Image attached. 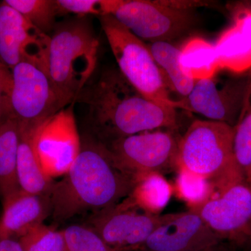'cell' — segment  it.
Segmentation results:
<instances>
[{"instance_id": "1", "label": "cell", "mask_w": 251, "mask_h": 251, "mask_svg": "<svg viewBox=\"0 0 251 251\" xmlns=\"http://www.w3.org/2000/svg\"><path fill=\"white\" fill-rule=\"evenodd\" d=\"M75 102L87 107L91 128L100 143L178 128L176 108L145 97L115 68L90 81Z\"/></svg>"}, {"instance_id": "2", "label": "cell", "mask_w": 251, "mask_h": 251, "mask_svg": "<svg viewBox=\"0 0 251 251\" xmlns=\"http://www.w3.org/2000/svg\"><path fill=\"white\" fill-rule=\"evenodd\" d=\"M136 176L122 168L105 146L86 140L78 156L50 193L51 214L57 222L115 206L128 197Z\"/></svg>"}, {"instance_id": "3", "label": "cell", "mask_w": 251, "mask_h": 251, "mask_svg": "<svg viewBox=\"0 0 251 251\" xmlns=\"http://www.w3.org/2000/svg\"><path fill=\"white\" fill-rule=\"evenodd\" d=\"M99 46L92 24L83 17L54 28L50 41L48 73L64 107L75 103L92 78Z\"/></svg>"}, {"instance_id": "4", "label": "cell", "mask_w": 251, "mask_h": 251, "mask_svg": "<svg viewBox=\"0 0 251 251\" xmlns=\"http://www.w3.org/2000/svg\"><path fill=\"white\" fill-rule=\"evenodd\" d=\"M233 137L234 127L227 124L196 120L179 138L177 168L210 180L216 191L247 181L234 162Z\"/></svg>"}, {"instance_id": "5", "label": "cell", "mask_w": 251, "mask_h": 251, "mask_svg": "<svg viewBox=\"0 0 251 251\" xmlns=\"http://www.w3.org/2000/svg\"><path fill=\"white\" fill-rule=\"evenodd\" d=\"M206 5L201 1L118 0L111 16L141 40L170 43L192 29L193 10Z\"/></svg>"}, {"instance_id": "6", "label": "cell", "mask_w": 251, "mask_h": 251, "mask_svg": "<svg viewBox=\"0 0 251 251\" xmlns=\"http://www.w3.org/2000/svg\"><path fill=\"white\" fill-rule=\"evenodd\" d=\"M123 76L145 97L175 108L159 68L147 44L111 15L99 18Z\"/></svg>"}, {"instance_id": "7", "label": "cell", "mask_w": 251, "mask_h": 251, "mask_svg": "<svg viewBox=\"0 0 251 251\" xmlns=\"http://www.w3.org/2000/svg\"><path fill=\"white\" fill-rule=\"evenodd\" d=\"M11 72V87L4 108L21 127L38 126L65 108L45 69L22 62Z\"/></svg>"}, {"instance_id": "8", "label": "cell", "mask_w": 251, "mask_h": 251, "mask_svg": "<svg viewBox=\"0 0 251 251\" xmlns=\"http://www.w3.org/2000/svg\"><path fill=\"white\" fill-rule=\"evenodd\" d=\"M179 138L175 130L161 129L101 143L122 168L137 177L176 170Z\"/></svg>"}, {"instance_id": "9", "label": "cell", "mask_w": 251, "mask_h": 251, "mask_svg": "<svg viewBox=\"0 0 251 251\" xmlns=\"http://www.w3.org/2000/svg\"><path fill=\"white\" fill-rule=\"evenodd\" d=\"M171 215L149 213L127 197L115 206L92 215L88 226L114 250L138 251L153 231Z\"/></svg>"}, {"instance_id": "10", "label": "cell", "mask_w": 251, "mask_h": 251, "mask_svg": "<svg viewBox=\"0 0 251 251\" xmlns=\"http://www.w3.org/2000/svg\"><path fill=\"white\" fill-rule=\"evenodd\" d=\"M214 76L196 80L187 97L176 100L175 108L234 127L251 90V81L241 78L220 82Z\"/></svg>"}, {"instance_id": "11", "label": "cell", "mask_w": 251, "mask_h": 251, "mask_svg": "<svg viewBox=\"0 0 251 251\" xmlns=\"http://www.w3.org/2000/svg\"><path fill=\"white\" fill-rule=\"evenodd\" d=\"M74 103L68 105L36 127L34 146L39 161L50 177L64 176L78 156L80 138Z\"/></svg>"}, {"instance_id": "12", "label": "cell", "mask_w": 251, "mask_h": 251, "mask_svg": "<svg viewBox=\"0 0 251 251\" xmlns=\"http://www.w3.org/2000/svg\"><path fill=\"white\" fill-rule=\"evenodd\" d=\"M50 41V35L4 1L0 4V63L3 66L11 70L20 62H29L48 72Z\"/></svg>"}, {"instance_id": "13", "label": "cell", "mask_w": 251, "mask_h": 251, "mask_svg": "<svg viewBox=\"0 0 251 251\" xmlns=\"http://www.w3.org/2000/svg\"><path fill=\"white\" fill-rule=\"evenodd\" d=\"M191 210L221 239L236 242L247 239L251 221V191L246 181L235 183L216 191L205 203Z\"/></svg>"}, {"instance_id": "14", "label": "cell", "mask_w": 251, "mask_h": 251, "mask_svg": "<svg viewBox=\"0 0 251 251\" xmlns=\"http://www.w3.org/2000/svg\"><path fill=\"white\" fill-rule=\"evenodd\" d=\"M222 239L196 211L172 214L138 251H198L219 245Z\"/></svg>"}, {"instance_id": "15", "label": "cell", "mask_w": 251, "mask_h": 251, "mask_svg": "<svg viewBox=\"0 0 251 251\" xmlns=\"http://www.w3.org/2000/svg\"><path fill=\"white\" fill-rule=\"evenodd\" d=\"M50 214L49 196L30 194L20 189L3 198L0 231L6 239L20 237L44 224Z\"/></svg>"}, {"instance_id": "16", "label": "cell", "mask_w": 251, "mask_h": 251, "mask_svg": "<svg viewBox=\"0 0 251 251\" xmlns=\"http://www.w3.org/2000/svg\"><path fill=\"white\" fill-rule=\"evenodd\" d=\"M36 127H21L17 160L18 184L25 192L50 196L54 182L44 171L36 153L34 140Z\"/></svg>"}, {"instance_id": "17", "label": "cell", "mask_w": 251, "mask_h": 251, "mask_svg": "<svg viewBox=\"0 0 251 251\" xmlns=\"http://www.w3.org/2000/svg\"><path fill=\"white\" fill-rule=\"evenodd\" d=\"M21 133L19 122L3 109L0 120V196L2 198L21 189L17 177Z\"/></svg>"}, {"instance_id": "18", "label": "cell", "mask_w": 251, "mask_h": 251, "mask_svg": "<svg viewBox=\"0 0 251 251\" xmlns=\"http://www.w3.org/2000/svg\"><path fill=\"white\" fill-rule=\"evenodd\" d=\"M147 45L161 71L168 90L179 94L181 98L187 97L196 80L188 76L183 71L180 63L181 49L166 41L148 43Z\"/></svg>"}, {"instance_id": "19", "label": "cell", "mask_w": 251, "mask_h": 251, "mask_svg": "<svg viewBox=\"0 0 251 251\" xmlns=\"http://www.w3.org/2000/svg\"><path fill=\"white\" fill-rule=\"evenodd\" d=\"M174 188L159 173L138 176L128 199L135 205L151 214L160 213L168 205Z\"/></svg>"}, {"instance_id": "20", "label": "cell", "mask_w": 251, "mask_h": 251, "mask_svg": "<svg viewBox=\"0 0 251 251\" xmlns=\"http://www.w3.org/2000/svg\"><path fill=\"white\" fill-rule=\"evenodd\" d=\"M180 63L185 74L195 80L214 77L221 68L215 46L200 37L190 39L181 49Z\"/></svg>"}, {"instance_id": "21", "label": "cell", "mask_w": 251, "mask_h": 251, "mask_svg": "<svg viewBox=\"0 0 251 251\" xmlns=\"http://www.w3.org/2000/svg\"><path fill=\"white\" fill-rule=\"evenodd\" d=\"M175 190L176 194L189 206V209L202 205L216 192L215 185L210 180L177 168Z\"/></svg>"}, {"instance_id": "22", "label": "cell", "mask_w": 251, "mask_h": 251, "mask_svg": "<svg viewBox=\"0 0 251 251\" xmlns=\"http://www.w3.org/2000/svg\"><path fill=\"white\" fill-rule=\"evenodd\" d=\"M33 25L49 34L56 27V17L61 14L57 0H5Z\"/></svg>"}, {"instance_id": "23", "label": "cell", "mask_w": 251, "mask_h": 251, "mask_svg": "<svg viewBox=\"0 0 251 251\" xmlns=\"http://www.w3.org/2000/svg\"><path fill=\"white\" fill-rule=\"evenodd\" d=\"M249 94L250 91L240 117L234 127L233 137L234 162L246 181L251 178V103Z\"/></svg>"}, {"instance_id": "24", "label": "cell", "mask_w": 251, "mask_h": 251, "mask_svg": "<svg viewBox=\"0 0 251 251\" xmlns=\"http://www.w3.org/2000/svg\"><path fill=\"white\" fill-rule=\"evenodd\" d=\"M23 251H64L62 230L44 224L29 229L18 241Z\"/></svg>"}, {"instance_id": "25", "label": "cell", "mask_w": 251, "mask_h": 251, "mask_svg": "<svg viewBox=\"0 0 251 251\" xmlns=\"http://www.w3.org/2000/svg\"><path fill=\"white\" fill-rule=\"evenodd\" d=\"M64 251H117L105 244L88 226L73 225L62 229Z\"/></svg>"}, {"instance_id": "26", "label": "cell", "mask_w": 251, "mask_h": 251, "mask_svg": "<svg viewBox=\"0 0 251 251\" xmlns=\"http://www.w3.org/2000/svg\"><path fill=\"white\" fill-rule=\"evenodd\" d=\"M61 14L72 13L80 15H95L99 16L112 15L118 0H57Z\"/></svg>"}, {"instance_id": "27", "label": "cell", "mask_w": 251, "mask_h": 251, "mask_svg": "<svg viewBox=\"0 0 251 251\" xmlns=\"http://www.w3.org/2000/svg\"><path fill=\"white\" fill-rule=\"evenodd\" d=\"M11 83V72L0 63V120Z\"/></svg>"}, {"instance_id": "28", "label": "cell", "mask_w": 251, "mask_h": 251, "mask_svg": "<svg viewBox=\"0 0 251 251\" xmlns=\"http://www.w3.org/2000/svg\"><path fill=\"white\" fill-rule=\"evenodd\" d=\"M0 251H23L18 241L7 238L0 242Z\"/></svg>"}, {"instance_id": "29", "label": "cell", "mask_w": 251, "mask_h": 251, "mask_svg": "<svg viewBox=\"0 0 251 251\" xmlns=\"http://www.w3.org/2000/svg\"><path fill=\"white\" fill-rule=\"evenodd\" d=\"M198 251H228L227 249H225L222 246H220V244L215 247L209 248V249H204V250H201Z\"/></svg>"}, {"instance_id": "30", "label": "cell", "mask_w": 251, "mask_h": 251, "mask_svg": "<svg viewBox=\"0 0 251 251\" xmlns=\"http://www.w3.org/2000/svg\"><path fill=\"white\" fill-rule=\"evenodd\" d=\"M246 237L251 238V221L250 224H249V226H248L247 229V233H246Z\"/></svg>"}, {"instance_id": "31", "label": "cell", "mask_w": 251, "mask_h": 251, "mask_svg": "<svg viewBox=\"0 0 251 251\" xmlns=\"http://www.w3.org/2000/svg\"><path fill=\"white\" fill-rule=\"evenodd\" d=\"M6 239V238H5L4 236H3L2 233H1V231H0V242H1V240H3V239Z\"/></svg>"}, {"instance_id": "32", "label": "cell", "mask_w": 251, "mask_h": 251, "mask_svg": "<svg viewBox=\"0 0 251 251\" xmlns=\"http://www.w3.org/2000/svg\"><path fill=\"white\" fill-rule=\"evenodd\" d=\"M249 182H250V185H249V187H250L251 191V178L249 180Z\"/></svg>"}]
</instances>
